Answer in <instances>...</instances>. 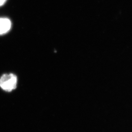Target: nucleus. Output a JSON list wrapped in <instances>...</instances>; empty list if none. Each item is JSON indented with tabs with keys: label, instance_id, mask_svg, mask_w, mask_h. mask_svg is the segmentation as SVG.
I'll return each instance as SVG.
<instances>
[{
	"label": "nucleus",
	"instance_id": "nucleus-1",
	"mask_svg": "<svg viewBox=\"0 0 132 132\" xmlns=\"http://www.w3.org/2000/svg\"><path fill=\"white\" fill-rule=\"evenodd\" d=\"M17 84V77L14 74H5L0 78V87L6 92L15 90Z\"/></svg>",
	"mask_w": 132,
	"mask_h": 132
},
{
	"label": "nucleus",
	"instance_id": "nucleus-3",
	"mask_svg": "<svg viewBox=\"0 0 132 132\" xmlns=\"http://www.w3.org/2000/svg\"><path fill=\"white\" fill-rule=\"evenodd\" d=\"M6 1V0H0V6L4 5Z\"/></svg>",
	"mask_w": 132,
	"mask_h": 132
},
{
	"label": "nucleus",
	"instance_id": "nucleus-2",
	"mask_svg": "<svg viewBox=\"0 0 132 132\" xmlns=\"http://www.w3.org/2000/svg\"><path fill=\"white\" fill-rule=\"evenodd\" d=\"M11 23L10 19L0 18V34L7 33L11 28Z\"/></svg>",
	"mask_w": 132,
	"mask_h": 132
}]
</instances>
